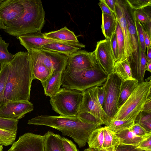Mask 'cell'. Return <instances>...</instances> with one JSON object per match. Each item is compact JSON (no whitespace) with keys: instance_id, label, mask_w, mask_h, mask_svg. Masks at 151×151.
I'll return each instance as SVG.
<instances>
[{"instance_id":"obj_1","label":"cell","mask_w":151,"mask_h":151,"mask_svg":"<svg viewBox=\"0 0 151 151\" xmlns=\"http://www.w3.org/2000/svg\"><path fill=\"white\" fill-rule=\"evenodd\" d=\"M8 64L9 74L4 96L6 101H29L34 79L28 52L20 51Z\"/></svg>"},{"instance_id":"obj_2","label":"cell","mask_w":151,"mask_h":151,"mask_svg":"<svg viewBox=\"0 0 151 151\" xmlns=\"http://www.w3.org/2000/svg\"><path fill=\"white\" fill-rule=\"evenodd\" d=\"M29 125L48 126L60 132L62 135L73 139L80 148L85 146L89 135L101 125L89 124L83 121L78 115L64 116L41 115L28 120Z\"/></svg>"},{"instance_id":"obj_3","label":"cell","mask_w":151,"mask_h":151,"mask_svg":"<svg viewBox=\"0 0 151 151\" xmlns=\"http://www.w3.org/2000/svg\"><path fill=\"white\" fill-rule=\"evenodd\" d=\"M24 12L16 21L4 30L9 35L17 37L41 32L45 22V12L40 0H23Z\"/></svg>"},{"instance_id":"obj_4","label":"cell","mask_w":151,"mask_h":151,"mask_svg":"<svg viewBox=\"0 0 151 151\" xmlns=\"http://www.w3.org/2000/svg\"><path fill=\"white\" fill-rule=\"evenodd\" d=\"M108 75L98 65L78 72H62L61 86L66 89L83 91L91 87L102 86Z\"/></svg>"},{"instance_id":"obj_5","label":"cell","mask_w":151,"mask_h":151,"mask_svg":"<svg viewBox=\"0 0 151 151\" xmlns=\"http://www.w3.org/2000/svg\"><path fill=\"white\" fill-rule=\"evenodd\" d=\"M151 80L139 83L111 120L131 119L135 121L151 95Z\"/></svg>"},{"instance_id":"obj_6","label":"cell","mask_w":151,"mask_h":151,"mask_svg":"<svg viewBox=\"0 0 151 151\" xmlns=\"http://www.w3.org/2000/svg\"><path fill=\"white\" fill-rule=\"evenodd\" d=\"M126 21L132 50L131 56L128 58L132 76L138 81L143 80L140 70V46L138 37L134 15V10L129 6L126 0H119Z\"/></svg>"},{"instance_id":"obj_7","label":"cell","mask_w":151,"mask_h":151,"mask_svg":"<svg viewBox=\"0 0 151 151\" xmlns=\"http://www.w3.org/2000/svg\"><path fill=\"white\" fill-rule=\"evenodd\" d=\"M83 92L62 88L59 92L50 97V102L52 109L61 116H77L83 99Z\"/></svg>"},{"instance_id":"obj_8","label":"cell","mask_w":151,"mask_h":151,"mask_svg":"<svg viewBox=\"0 0 151 151\" xmlns=\"http://www.w3.org/2000/svg\"><path fill=\"white\" fill-rule=\"evenodd\" d=\"M99 87H93L83 91L78 114L88 113L93 115L101 125L106 124L111 120L105 113L99 102L98 96Z\"/></svg>"},{"instance_id":"obj_9","label":"cell","mask_w":151,"mask_h":151,"mask_svg":"<svg viewBox=\"0 0 151 151\" xmlns=\"http://www.w3.org/2000/svg\"><path fill=\"white\" fill-rule=\"evenodd\" d=\"M122 82L119 77L113 73L108 75L103 85L105 91V100L103 108L111 120L118 111L117 105Z\"/></svg>"},{"instance_id":"obj_10","label":"cell","mask_w":151,"mask_h":151,"mask_svg":"<svg viewBox=\"0 0 151 151\" xmlns=\"http://www.w3.org/2000/svg\"><path fill=\"white\" fill-rule=\"evenodd\" d=\"M32 53L52 73L62 72L65 68L68 56L42 48L31 50Z\"/></svg>"},{"instance_id":"obj_11","label":"cell","mask_w":151,"mask_h":151,"mask_svg":"<svg viewBox=\"0 0 151 151\" xmlns=\"http://www.w3.org/2000/svg\"><path fill=\"white\" fill-rule=\"evenodd\" d=\"M23 0H3L0 3V29H6L24 12Z\"/></svg>"},{"instance_id":"obj_12","label":"cell","mask_w":151,"mask_h":151,"mask_svg":"<svg viewBox=\"0 0 151 151\" xmlns=\"http://www.w3.org/2000/svg\"><path fill=\"white\" fill-rule=\"evenodd\" d=\"M94 51L88 52L79 50L68 56L65 70L73 73L97 66Z\"/></svg>"},{"instance_id":"obj_13","label":"cell","mask_w":151,"mask_h":151,"mask_svg":"<svg viewBox=\"0 0 151 151\" xmlns=\"http://www.w3.org/2000/svg\"><path fill=\"white\" fill-rule=\"evenodd\" d=\"M94 52L98 65L108 75L113 73L115 62L110 40L98 42Z\"/></svg>"},{"instance_id":"obj_14","label":"cell","mask_w":151,"mask_h":151,"mask_svg":"<svg viewBox=\"0 0 151 151\" xmlns=\"http://www.w3.org/2000/svg\"><path fill=\"white\" fill-rule=\"evenodd\" d=\"M33 109V104L29 101H6L0 109V117L19 120Z\"/></svg>"},{"instance_id":"obj_15","label":"cell","mask_w":151,"mask_h":151,"mask_svg":"<svg viewBox=\"0 0 151 151\" xmlns=\"http://www.w3.org/2000/svg\"><path fill=\"white\" fill-rule=\"evenodd\" d=\"M45 136L31 132L20 136L14 142L9 150L11 151H44Z\"/></svg>"},{"instance_id":"obj_16","label":"cell","mask_w":151,"mask_h":151,"mask_svg":"<svg viewBox=\"0 0 151 151\" xmlns=\"http://www.w3.org/2000/svg\"><path fill=\"white\" fill-rule=\"evenodd\" d=\"M20 44L27 50L41 48L45 45L54 42H67L48 38L41 32L31 33L16 37Z\"/></svg>"},{"instance_id":"obj_17","label":"cell","mask_w":151,"mask_h":151,"mask_svg":"<svg viewBox=\"0 0 151 151\" xmlns=\"http://www.w3.org/2000/svg\"><path fill=\"white\" fill-rule=\"evenodd\" d=\"M85 45L78 42H54L43 46L42 48L65 55L68 56L82 48Z\"/></svg>"},{"instance_id":"obj_18","label":"cell","mask_w":151,"mask_h":151,"mask_svg":"<svg viewBox=\"0 0 151 151\" xmlns=\"http://www.w3.org/2000/svg\"><path fill=\"white\" fill-rule=\"evenodd\" d=\"M115 15L119 23L123 35L126 55L128 58L131 56L132 50L130 45V38L127 23L122 11L119 0H116Z\"/></svg>"},{"instance_id":"obj_19","label":"cell","mask_w":151,"mask_h":151,"mask_svg":"<svg viewBox=\"0 0 151 151\" xmlns=\"http://www.w3.org/2000/svg\"><path fill=\"white\" fill-rule=\"evenodd\" d=\"M62 73L60 72L53 73L46 80L41 82L46 95L51 97L61 90Z\"/></svg>"},{"instance_id":"obj_20","label":"cell","mask_w":151,"mask_h":151,"mask_svg":"<svg viewBox=\"0 0 151 151\" xmlns=\"http://www.w3.org/2000/svg\"><path fill=\"white\" fill-rule=\"evenodd\" d=\"M28 52L35 79L39 80L41 82L45 81L52 73L32 53Z\"/></svg>"},{"instance_id":"obj_21","label":"cell","mask_w":151,"mask_h":151,"mask_svg":"<svg viewBox=\"0 0 151 151\" xmlns=\"http://www.w3.org/2000/svg\"><path fill=\"white\" fill-rule=\"evenodd\" d=\"M46 37L67 42H78L77 36L73 31L65 27L60 29L44 33Z\"/></svg>"},{"instance_id":"obj_22","label":"cell","mask_w":151,"mask_h":151,"mask_svg":"<svg viewBox=\"0 0 151 151\" xmlns=\"http://www.w3.org/2000/svg\"><path fill=\"white\" fill-rule=\"evenodd\" d=\"M101 29L102 32L107 40H110L116 32L117 19L115 15H109L102 14Z\"/></svg>"},{"instance_id":"obj_23","label":"cell","mask_w":151,"mask_h":151,"mask_svg":"<svg viewBox=\"0 0 151 151\" xmlns=\"http://www.w3.org/2000/svg\"><path fill=\"white\" fill-rule=\"evenodd\" d=\"M44 151H64L62 137L59 134L48 131L45 134Z\"/></svg>"},{"instance_id":"obj_24","label":"cell","mask_w":151,"mask_h":151,"mask_svg":"<svg viewBox=\"0 0 151 151\" xmlns=\"http://www.w3.org/2000/svg\"><path fill=\"white\" fill-rule=\"evenodd\" d=\"M104 127H101L94 129L88 139L87 143L89 147L97 151L102 150H104Z\"/></svg>"},{"instance_id":"obj_25","label":"cell","mask_w":151,"mask_h":151,"mask_svg":"<svg viewBox=\"0 0 151 151\" xmlns=\"http://www.w3.org/2000/svg\"><path fill=\"white\" fill-rule=\"evenodd\" d=\"M113 73L116 74L122 81L135 80L132 76L130 66L127 58L121 62H115Z\"/></svg>"},{"instance_id":"obj_26","label":"cell","mask_w":151,"mask_h":151,"mask_svg":"<svg viewBox=\"0 0 151 151\" xmlns=\"http://www.w3.org/2000/svg\"><path fill=\"white\" fill-rule=\"evenodd\" d=\"M139 83L138 81L136 80L122 82L117 103L118 110L126 101Z\"/></svg>"},{"instance_id":"obj_27","label":"cell","mask_w":151,"mask_h":151,"mask_svg":"<svg viewBox=\"0 0 151 151\" xmlns=\"http://www.w3.org/2000/svg\"><path fill=\"white\" fill-rule=\"evenodd\" d=\"M115 134L119 139L120 144L136 147H138L141 142L145 139L136 136L129 129H125Z\"/></svg>"},{"instance_id":"obj_28","label":"cell","mask_w":151,"mask_h":151,"mask_svg":"<svg viewBox=\"0 0 151 151\" xmlns=\"http://www.w3.org/2000/svg\"><path fill=\"white\" fill-rule=\"evenodd\" d=\"M103 148L105 151H115L120 144L119 138L107 126L104 127Z\"/></svg>"},{"instance_id":"obj_29","label":"cell","mask_w":151,"mask_h":151,"mask_svg":"<svg viewBox=\"0 0 151 151\" xmlns=\"http://www.w3.org/2000/svg\"><path fill=\"white\" fill-rule=\"evenodd\" d=\"M135 124L134 121L131 119L111 120L106 126L116 134L128 129Z\"/></svg>"},{"instance_id":"obj_30","label":"cell","mask_w":151,"mask_h":151,"mask_svg":"<svg viewBox=\"0 0 151 151\" xmlns=\"http://www.w3.org/2000/svg\"><path fill=\"white\" fill-rule=\"evenodd\" d=\"M8 64L1 65L0 67V109L6 101L4 96V93L9 73Z\"/></svg>"},{"instance_id":"obj_31","label":"cell","mask_w":151,"mask_h":151,"mask_svg":"<svg viewBox=\"0 0 151 151\" xmlns=\"http://www.w3.org/2000/svg\"><path fill=\"white\" fill-rule=\"evenodd\" d=\"M116 32L118 49V58L116 62H121L127 58L126 55L123 35L118 21Z\"/></svg>"},{"instance_id":"obj_32","label":"cell","mask_w":151,"mask_h":151,"mask_svg":"<svg viewBox=\"0 0 151 151\" xmlns=\"http://www.w3.org/2000/svg\"><path fill=\"white\" fill-rule=\"evenodd\" d=\"M9 43L2 40L0 35V63L1 65L9 63L12 60L15 55L10 53L8 50Z\"/></svg>"},{"instance_id":"obj_33","label":"cell","mask_w":151,"mask_h":151,"mask_svg":"<svg viewBox=\"0 0 151 151\" xmlns=\"http://www.w3.org/2000/svg\"><path fill=\"white\" fill-rule=\"evenodd\" d=\"M135 123H137L149 133H151V113L143 111L140 112L137 117Z\"/></svg>"},{"instance_id":"obj_34","label":"cell","mask_w":151,"mask_h":151,"mask_svg":"<svg viewBox=\"0 0 151 151\" xmlns=\"http://www.w3.org/2000/svg\"><path fill=\"white\" fill-rule=\"evenodd\" d=\"M17 132L0 129V145L4 146L12 145L16 139Z\"/></svg>"},{"instance_id":"obj_35","label":"cell","mask_w":151,"mask_h":151,"mask_svg":"<svg viewBox=\"0 0 151 151\" xmlns=\"http://www.w3.org/2000/svg\"><path fill=\"white\" fill-rule=\"evenodd\" d=\"M19 121V120L0 117V129L17 132Z\"/></svg>"},{"instance_id":"obj_36","label":"cell","mask_w":151,"mask_h":151,"mask_svg":"<svg viewBox=\"0 0 151 151\" xmlns=\"http://www.w3.org/2000/svg\"><path fill=\"white\" fill-rule=\"evenodd\" d=\"M130 7L132 9L137 10L150 6L151 0H126Z\"/></svg>"},{"instance_id":"obj_37","label":"cell","mask_w":151,"mask_h":151,"mask_svg":"<svg viewBox=\"0 0 151 151\" xmlns=\"http://www.w3.org/2000/svg\"><path fill=\"white\" fill-rule=\"evenodd\" d=\"M134 15L135 20L141 24L146 23L151 19L150 14H149L144 8L134 10Z\"/></svg>"},{"instance_id":"obj_38","label":"cell","mask_w":151,"mask_h":151,"mask_svg":"<svg viewBox=\"0 0 151 151\" xmlns=\"http://www.w3.org/2000/svg\"><path fill=\"white\" fill-rule=\"evenodd\" d=\"M128 129L135 135L141 137L145 138L151 135V133L148 132L137 123H135Z\"/></svg>"},{"instance_id":"obj_39","label":"cell","mask_w":151,"mask_h":151,"mask_svg":"<svg viewBox=\"0 0 151 151\" xmlns=\"http://www.w3.org/2000/svg\"><path fill=\"white\" fill-rule=\"evenodd\" d=\"M135 24L140 43L141 50H142L145 52L146 48L144 42L143 28L141 24L139 22L135 20Z\"/></svg>"},{"instance_id":"obj_40","label":"cell","mask_w":151,"mask_h":151,"mask_svg":"<svg viewBox=\"0 0 151 151\" xmlns=\"http://www.w3.org/2000/svg\"><path fill=\"white\" fill-rule=\"evenodd\" d=\"M77 115L83 121L86 123L101 125L100 122L93 115L88 113H80Z\"/></svg>"},{"instance_id":"obj_41","label":"cell","mask_w":151,"mask_h":151,"mask_svg":"<svg viewBox=\"0 0 151 151\" xmlns=\"http://www.w3.org/2000/svg\"><path fill=\"white\" fill-rule=\"evenodd\" d=\"M62 143L64 151H78L76 145L70 140L63 137Z\"/></svg>"},{"instance_id":"obj_42","label":"cell","mask_w":151,"mask_h":151,"mask_svg":"<svg viewBox=\"0 0 151 151\" xmlns=\"http://www.w3.org/2000/svg\"><path fill=\"white\" fill-rule=\"evenodd\" d=\"M110 41L115 62H116L117 61L118 58V49L116 32L112 35Z\"/></svg>"},{"instance_id":"obj_43","label":"cell","mask_w":151,"mask_h":151,"mask_svg":"<svg viewBox=\"0 0 151 151\" xmlns=\"http://www.w3.org/2000/svg\"><path fill=\"white\" fill-rule=\"evenodd\" d=\"M101 151H105L102 150ZM114 151H146L137 147L133 145L119 144L116 150Z\"/></svg>"},{"instance_id":"obj_44","label":"cell","mask_w":151,"mask_h":151,"mask_svg":"<svg viewBox=\"0 0 151 151\" xmlns=\"http://www.w3.org/2000/svg\"><path fill=\"white\" fill-rule=\"evenodd\" d=\"M137 147L146 151H151V135L145 139Z\"/></svg>"},{"instance_id":"obj_45","label":"cell","mask_w":151,"mask_h":151,"mask_svg":"<svg viewBox=\"0 0 151 151\" xmlns=\"http://www.w3.org/2000/svg\"><path fill=\"white\" fill-rule=\"evenodd\" d=\"M98 96L99 102L103 108L105 98V91L103 86L102 87H99Z\"/></svg>"},{"instance_id":"obj_46","label":"cell","mask_w":151,"mask_h":151,"mask_svg":"<svg viewBox=\"0 0 151 151\" xmlns=\"http://www.w3.org/2000/svg\"><path fill=\"white\" fill-rule=\"evenodd\" d=\"M98 4L101 9L102 13L111 15L115 14L110 9L103 0H99V2Z\"/></svg>"},{"instance_id":"obj_47","label":"cell","mask_w":151,"mask_h":151,"mask_svg":"<svg viewBox=\"0 0 151 151\" xmlns=\"http://www.w3.org/2000/svg\"><path fill=\"white\" fill-rule=\"evenodd\" d=\"M110 9L115 14L116 0H103Z\"/></svg>"},{"instance_id":"obj_48","label":"cell","mask_w":151,"mask_h":151,"mask_svg":"<svg viewBox=\"0 0 151 151\" xmlns=\"http://www.w3.org/2000/svg\"><path fill=\"white\" fill-rule=\"evenodd\" d=\"M143 111L147 113H151V96H150L145 104L143 110Z\"/></svg>"},{"instance_id":"obj_49","label":"cell","mask_w":151,"mask_h":151,"mask_svg":"<svg viewBox=\"0 0 151 151\" xmlns=\"http://www.w3.org/2000/svg\"><path fill=\"white\" fill-rule=\"evenodd\" d=\"M144 42L146 48L151 47V37L148 33L144 29Z\"/></svg>"},{"instance_id":"obj_50","label":"cell","mask_w":151,"mask_h":151,"mask_svg":"<svg viewBox=\"0 0 151 151\" xmlns=\"http://www.w3.org/2000/svg\"><path fill=\"white\" fill-rule=\"evenodd\" d=\"M141 24L144 29L148 33L150 37H151V19L146 23Z\"/></svg>"},{"instance_id":"obj_51","label":"cell","mask_w":151,"mask_h":151,"mask_svg":"<svg viewBox=\"0 0 151 151\" xmlns=\"http://www.w3.org/2000/svg\"><path fill=\"white\" fill-rule=\"evenodd\" d=\"M147 49L146 57L147 61L151 60V47L147 48Z\"/></svg>"},{"instance_id":"obj_52","label":"cell","mask_w":151,"mask_h":151,"mask_svg":"<svg viewBox=\"0 0 151 151\" xmlns=\"http://www.w3.org/2000/svg\"><path fill=\"white\" fill-rule=\"evenodd\" d=\"M145 70L151 73V60L147 61L146 65Z\"/></svg>"},{"instance_id":"obj_53","label":"cell","mask_w":151,"mask_h":151,"mask_svg":"<svg viewBox=\"0 0 151 151\" xmlns=\"http://www.w3.org/2000/svg\"><path fill=\"white\" fill-rule=\"evenodd\" d=\"M83 151H97L93 149L90 148H88L85 149Z\"/></svg>"},{"instance_id":"obj_54","label":"cell","mask_w":151,"mask_h":151,"mask_svg":"<svg viewBox=\"0 0 151 151\" xmlns=\"http://www.w3.org/2000/svg\"><path fill=\"white\" fill-rule=\"evenodd\" d=\"M3 145H0V151H3Z\"/></svg>"},{"instance_id":"obj_55","label":"cell","mask_w":151,"mask_h":151,"mask_svg":"<svg viewBox=\"0 0 151 151\" xmlns=\"http://www.w3.org/2000/svg\"><path fill=\"white\" fill-rule=\"evenodd\" d=\"M3 1V0H0V3Z\"/></svg>"},{"instance_id":"obj_56","label":"cell","mask_w":151,"mask_h":151,"mask_svg":"<svg viewBox=\"0 0 151 151\" xmlns=\"http://www.w3.org/2000/svg\"><path fill=\"white\" fill-rule=\"evenodd\" d=\"M7 151H11L10 150H8Z\"/></svg>"}]
</instances>
